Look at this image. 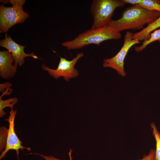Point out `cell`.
I'll return each mask as SVG.
<instances>
[{"instance_id":"1","label":"cell","mask_w":160,"mask_h":160,"mask_svg":"<svg viewBox=\"0 0 160 160\" xmlns=\"http://www.w3.org/2000/svg\"><path fill=\"white\" fill-rule=\"evenodd\" d=\"M159 16V12L148 10L135 5L127 8L121 17L112 19L108 25L120 32L127 30H142L145 25L152 23Z\"/></svg>"},{"instance_id":"2","label":"cell","mask_w":160,"mask_h":160,"mask_svg":"<svg viewBox=\"0 0 160 160\" xmlns=\"http://www.w3.org/2000/svg\"><path fill=\"white\" fill-rule=\"evenodd\" d=\"M121 37V32L108 25L99 28L87 30L73 40L62 43V45L68 50L78 49L91 44L99 46L105 41L118 40Z\"/></svg>"},{"instance_id":"3","label":"cell","mask_w":160,"mask_h":160,"mask_svg":"<svg viewBox=\"0 0 160 160\" xmlns=\"http://www.w3.org/2000/svg\"><path fill=\"white\" fill-rule=\"evenodd\" d=\"M123 0H93L90 11L93 19L91 28L96 29L108 25L115 10L125 4Z\"/></svg>"},{"instance_id":"4","label":"cell","mask_w":160,"mask_h":160,"mask_svg":"<svg viewBox=\"0 0 160 160\" xmlns=\"http://www.w3.org/2000/svg\"><path fill=\"white\" fill-rule=\"evenodd\" d=\"M133 33L127 31L125 33L123 44L119 51L113 57L105 58L103 60V66L110 68L116 70L119 75L125 76L126 75L124 68V61L129 50L135 44L139 43L140 41L133 39Z\"/></svg>"},{"instance_id":"5","label":"cell","mask_w":160,"mask_h":160,"mask_svg":"<svg viewBox=\"0 0 160 160\" xmlns=\"http://www.w3.org/2000/svg\"><path fill=\"white\" fill-rule=\"evenodd\" d=\"M29 15L23 10V8L16 6H0V29L1 32L7 33L15 25L23 23Z\"/></svg>"},{"instance_id":"6","label":"cell","mask_w":160,"mask_h":160,"mask_svg":"<svg viewBox=\"0 0 160 160\" xmlns=\"http://www.w3.org/2000/svg\"><path fill=\"white\" fill-rule=\"evenodd\" d=\"M84 56L83 53H78L76 57L71 60L60 57V62L56 69H51L44 64L41 67L43 70L47 71L50 76L55 79L63 77L65 81H68L70 79L78 76V71L74 66L78 60Z\"/></svg>"},{"instance_id":"7","label":"cell","mask_w":160,"mask_h":160,"mask_svg":"<svg viewBox=\"0 0 160 160\" xmlns=\"http://www.w3.org/2000/svg\"><path fill=\"white\" fill-rule=\"evenodd\" d=\"M9 113L8 118L5 119L9 122V127L7 130L6 146L0 156V160L5 157L6 154L9 150H13L16 151L19 160V149L23 150V149H25L28 151L31 150L30 148L25 147L22 145V142L18 138L15 131L14 120L17 110L14 111L13 109L11 110Z\"/></svg>"},{"instance_id":"8","label":"cell","mask_w":160,"mask_h":160,"mask_svg":"<svg viewBox=\"0 0 160 160\" xmlns=\"http://www.w3.org/2000/svg\"><path fill=\"white\" fill-rule=\"evenodd\" d=\"M0 45L7 49L12 53L15 59V65L21 66L24 63L25 58L27 57H31L34 59H39L33 53L30 54L25 53L24 49L25 46L15 42L7 33L5 35L4 39L0 40Z\"/></svg>"},{"instance_id":"9","label":"cell","mask_w":160,"mask_h":160,"mask_svg":"<svg viewBox=\"0 0 160 160\" xmlns=\"http://www.w3.org/2000/svg\"><path fill=\"white\" fill-rule=\"evenodd\" d=\"M14 58L9 51L0 52V75L4 79L13 77L16 73L17 65L12 64Z\"/></svg>"},{"instance_id":"10","label":"cell","mask_w":160,"mask_h":160,"mask_svg":"<svg viewBox=\"0 0 160 160\" xmlns=\"http://www.w3.org/2000/svg\"><path fill=\"white\" fill-rule=\"evenodd\" d=\"M159 16L155 21L138 32L133 33L132 39L139 41L147 40L153 31L160 28V12Z\"/></svg>"},{"instance_id":"11","label":"cell","mask_w":160,"mask_h":160,"mask_svg":"<svg viewBox=\"0 0 160 160\" xmlns=\"http://www.w3.org/2000/svg\"><path fill=\"white\" fill-rule=\"evenodd\" d=\"M156 41H158L160 42V28L152 32L149 38L143 41L141 45L135 46V49L137 52H141L145 49L149 44Z\"/></svg>"},{"instance_id":"12","label":"cell","mask_w":160,"mask_h":160,"mask_svg":"<svg viewBox=\"0 0 160 160\" xmlns=\"http://www.w3.org/2000/svg\"><path fill=\"white\" fill-rule=\"evenodd\" d=\"M151 127L156 142L155 160H160V135L157 127L154 122L151 123Z\"/></svg>"},{"instance_id":"13","label":"cell","mask_w":160,"mask_h":160,"mask_svg":"<svg viewBox=\"0 0 160 160\" xmlns=\"http://www.w3.org/2000/svg\"><path fill=\"white\" fill-rule=\"evenodd\" d=\"M137 5L148 10L160 12V4L156 0H140Z\"/></svg>"},{"instance_id":"14","label":"cell","mask_w":160,"mask_h":160,"mask_svg":"<svg viewBox=\"0 0 160 160\" xmlns=\"http://www.w3.org/2000/svg\"><path fill=\"white\" fill-rule=\"evenodd\" d=\"M0 97V117H2L6 114L3 109L7 107H9L11 110L13 109V107L18 101L16 97L11 98L6 100H3Z\"/></svg>"},{"instance_id":"15","label":"cell","mask_w":160,"mask_h":160,"mask_svg":"<svg viewBox=\"0 0 160 160\" xmlns=\"http://www.w3.org/2000/svg\"><path fill=\"white\" fill-rule=\"evenodd\" d=\"M155 150L151 149L148 155H145L143 158L137 160H154Z\"/></svg>"},{"instance_id":"16","label":"cell","mask_w":160,"mask_h":160,"mask_svg":"<svg viewBox=\"0 0 160 160\" xmlns=\"http://www.w3.org/2000/svg\"><path fill=\"white\" fill-rule=\"evenodd\" d=\"M9 2L13 6H16L23 8V6L25 2L24 0H10Z\"/></svg>"},{"instance_id":"17","label":"cell","mask_w":160,"mask_h":160,"mask_svg":"<svg viewBox=\"0 0 160 160\" xmlns=\"http://www.w3.org/2000/svg\"><path fill=\"white\" fill-rule=\"evenodd\" d=\"M12 86L11 84L8 82L0 84V92L3 93L6 90L10 89V87Z\"/></svg>"},{"instance_id":"18","label":"cell","mask_w":160,"mask_h":160,"mask_svg":"<svg viewBox=\"0 0 160 160\" xmlns=\"http://www.w3.org/2000/svg\"><path fill=\"white\" fill-rule=\"evenodd\" d=\"M34 154L40 156L45 159L46 160H61L55 158L53 156H46L42 154H39L37 153H34Z\"/></svg>"},{"instance_id":"19","label":"cell","mask_w":160,"mask_h":160,"mask_svg":"<svg viewBox=\"0 0 160 160\" xmlns=\"http://www.w3.org/2000/svg\"><path fill=\"white\" fill-rule=\"evenodd\" d=\"M125 3L129 4L133 6L138 5L140 0H123Z\"/></svg>"},{"instance_id":"20","label":"cell","mask_w":160,"mask_h":160,"mask_svg":"<svg viewBox=\"0 0 160 160\" xmlns=\"http://www.w3.org/2000/svg\"><path fill=\"white\" fill-rule=\"evenodd\" d=\"M0 2H1L3 3L4 4H7L8 3V1H9L8 0H3L2 1V0L0 1Z\"/></svg>"},{"instance_id":"21","label":"cell","mask_w":160,"mask_h":160,"mask_svg":"<svg viewBox=\"0 0 160 160\" xmlns=\"http://www.w3.org/2000/svg\"><path fill=\"white\" fill-rule=\"evenodd\" d=\"M156 1L159 3L160 4V0H156Z\"/></svg>"},{"instance_id":"22","label":"cell","mask_w":160,"mask_h":160,"mask_svg":"<svg viewBox=\"0 0 160 160\" xmlns=\"http://www.w3.org/2000/svg\"><path fill=\"white\" fill-rule=\"evenodd\" d=\"M159 134H160V132H159Z\"/></svg>"},{"instance_id":"23","label":"cell","mask_w":160,"mask_h":160,"mask_svg":"<svg viewBox=\"0 0 160 160\" xmlns=\"http://www.w3.org/2000/svg\"><path fill=\"white\" fill-rule=\"evenodd\" d=\"M154 160H155V159H154Z\"/></svg>"}]
</instances>
